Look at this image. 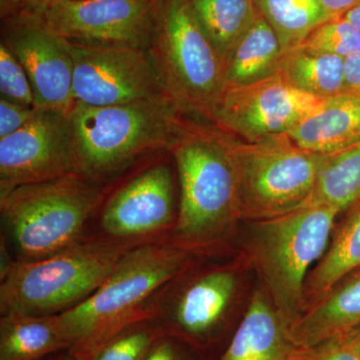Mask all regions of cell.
<instances>
[{
	"instance_id": "cell-1",
	"label": "cell",
	"mask_w": 360,
	"mask_h": 360,
	"mask_svg": "<svg viewBox=\"0 0 360 360\" xmlns=\"http://www.w3.org/2000/svg\"><path fill=\"white\" fill-rule=\"evenodd\" d=\"M191 259L189 251L168 238L134 246L89 297L58 314L68 352L78 359L94 360L123 329L151 319L155 296Z\"/></svg>"
},
{
	"instance_id": "cell-2",
	"label": "cell",
	"mask_w": 360,
	"mask_h": 360,
	"mask_svg": "<svg viewBox=\"0 0 360 360\" xmlns=\"http://www.w3.org/2000/svg\"><path fill=\"white\" fill-rule=\"evenodd\" d=\"M96 234L51 257L1 269L0 315H58L89 297L134 246Z\"/></svg>"
},
{
	"instance_id": "cell-3",
	"label": "cell",
	"mask_w": 360,
	"mask_h": 360,
	"mask_svg": "<svg viewBox=\"0 0 360 360\" xmlns=\"http://www.w3.org/2000/svg\"><path fill=\"white\" fill-rule=\"evenodd\" d=\"M103 198L101 186L84 174L0 193L2 241L16 262L51 257L86 236L85 226Z\"/></svg>"
},
{
	"instance_id": "cell-4",
	"label": "cell",
	"mask_w": 360,
	"mask_h": 360,
	"mask_svg": "<svg viewBox=\"0 0 360 360\" xmlns=\"http://www.w3.org/2000/svg\"><path fill=\"white\" fill-rule=\"evenodd\" d=\"M180 184L170 243L189 252L210 248L241 217L238 177L229 141L193 135L174 148Z\"/></svg>"
},
{
	"instance_id": "cell-5",
	"label": "cell",
	"mask_w": 360,
	"mask_h": 360,
	"mask_svg": "<svg viewBox=\"0 0 360 360\" xmlns=\"http://www.w3.org/2000/svg\"><path fill=\"white\" fill-rule=\"evenodd\" d=\"M338 210L307 205L274 219L259 220L253 255L269 295L292 324L304 309L309 267L328 250Z\"/></svg>"
},
{
	"instance_id": "cell-6",
	"label": "cell",
	"mask_w": 360,
	"mask_h": 360,
	"mask_svg": "<svg viewBox=\"0 0 360 360\" xmlns=\"http://www.w3.org/2000/svg\"><path fill=\"white\" fill-rule=\"evenodd\" d=\"M71 122L84 174L96 180L146 151L169 143L175 132L167 96L111 106L75 103Z\"/></svg>"
},
{
	"instance_id": "cell-7",
	"label": "cell",
	"mask_w": 360,
	"mask_h": 360,
	"mask_svg": "<svg viewBox=\"0 0 360 360\" xmlns=\"http://www.w3.org/2000/svg\"><path fill=\"white\" fill-rule=\"evenodd\" d=\"M229 144L238 172L241 217L259 221L309 205L326 155L300 148L288 134Z\"/></svg>"
},
{
	"instance_id": "cell-8",
	"label": "cell",
	"mask_w": 360,
	"mask_h": 360,
	"mask_svg": "<svg viewBox=\"0 0 360 360\" xmlns=\"http://www.w3.org/2000/svg\"><path fill=\"white\" fill-rule=\"evenodd\" d=\"M151 44L167 86L210 108L224 86V63L189 0H155Z\"/></svg>"
},
{
	"instance_id": "cell-9",
	"label": "cell",
	"mask_w": 360,
	"mask_h": 360,
	"mask_svg": "<svg viewBox=\"0 0 360 360\" xmlns=\"http://www.w3.org/2000/svg\"><path fill=\"white\" fill-rule=\"evenodd\" d=\"M182 271L155 296L151 319L165 335L181 340L191 349H208L224 333L238 277L225 267H213L186 278Z\"/></svg>"
},
{
	"instance_id": "cell-10",
	"label": "cell",
	"mask_w": 360,
	"mask_h": 360,
	"mask_svg": "<svg viewBox=\"0 0 360 360\" xmlns=\"http://www.w3.org/2000/svg\"><path fill=\"white\" fill-rule=\"evenodd\" d=\"M70 44L75 103L120 105L165 96V75L146 49Z\"/></svg>"
},
{
	"instance_id": "cell-11",
	"label": "cell",
	"mask_w": 360,
	"mask_h": 360,
	"mask_svg": "<svg viewBox=\"0 0 360 360\" xmlns=\"http://www.w3.org/2000/svg\"><path fill=\"white\" fill-rule=\"evenodd\" d=\"M75 174L84 172L70 111L37 108L22 129L0 139V193Z\"/></svg>"
},
{
	"instance_id": "cell-12",
	"label": "cell",
	"mask_w": 360,
	"mask_h": 360,
	"mask_svg": "<svg viewBox=\"0 0 360 360\" xmlns=\"http://www.w3.org/2000/svg\"><path fill=\"white\" fill-rule=\"evenodd\" d=\"M155 14V0H59L40 20L70 44L146 49Z\"/></svg>"
},
{
	"instance_id": "cell-13",
	"label": "cell",
	"mask_w": 360,
	"mask_h": 360,
	"mask_svg": "<svg viewBox=\"0 0 360 360\" xmlns=\"http://www.w3.org/2000/svg\"><path fill=\"white\" fill-rule=\"evenodd\" d=\"M323 101L296 89L278 71L255 84L222 87L210 110L224 127L252 142L288 134Z\"/></svg>"
},
{
	"instance_id": "cell-14",
	"label": "cell",
	"mask_w": 360,
	"mask_h": 360,
	"mask_svg": "<svg viewBox=\"0 0 360 360\" xmlns=\"http://www.w3.org/2000/svg\"><path fill=\"white\" fill-rule=\"evenodd\" d=\"M176 219L174 176L167 165L158 163L135 175L103 203L98 234L146 243L167 238Z\"/></svg>"
},
{
	"instance_id": "cell-15",
	"label": "cell",
	"mask_w": 360,
	"mask_h": 360,
	"mask_svg": "<svg viewBox=\"0 0 360 360\" xmlns=\"http://www.w3.org/2000/svg\"><path fill=\"white\" fill-rule=\"evenodd\" d=\"M4 23L1 42L25 68L35 108L70 111L75 98L70 42L39 18H13Z\"/></svg>"
},
{
	"instance_id": "cell-16",
	"label": "cell",
	"mask_w": 360,
	"mask_h": 360,
	"mask_svg": "<svg viewBox=\"0 0 360 360\" xmlns=\"http://www.w3.org/2000/svg\"><path fill=\"white\" fill-rule=\"evenodd\" d=\"M290 328L269 295L255 291L229 345L215 360H290L297 347Z\"/></svg>"
},
{
	"instance_id": "cell-17",
	"label": "cell",
	"mask_w": 360,
	"mask_h": 360,
	"mask_svg": "<svg viewBox=\"0 0 360 360\" xmlns=\"http://www.w3.org/2000/svg\"><path fill=\"white\" fill-rule=\"evenodd\" d=\"M310 153L333 155L360 143V94L345 91L323 101L288 134Z\"/></svg>"
},
{
	"instance_id": "cell-18",
	"label": "cell",
	"mask_w": 360,
	"mask_h": 360,
	"mask_svg": "<svg viewBox=\"0 0 360 360\" xmlns=\"http://www.w3.org/2000/svg\"><path fill=\"white\" fill-rule=\"evenodd\" d=\"M360 328V269L340 281L328 295L307 307L292 324L296 347H310Z\"/></svg>"
},
{
	"instance_id": "cell-19",
	"label": "cell",
	"mask_w": 360,
	"mask_h": 360,
	"mask_svg": "<svg viewBox=\"0 0 360 360\" xmlns=\"http://www.w3.org/2000/svg\"><path fill=\"white\" fill-rule=\"evenodd\" d=\"M284 54L274 28L257 11L255 20L225 59L224 86L255 84L276 75L281 70Z\"/></svg>"
},
{
	"instance_id": "cell-20",
	"label": "cell",
	"mask_w": 360,
	"mask_h": 360,
	"mask_svg": "<svg viewBox=\"0 0 360 360\" xmlns=\"http://www.w3.org/2000/svg\"><path fill=\"white\" fill-rule=\"evenodd\" d=\"M65 350L68 340L58 315L0 317V360H42Z\"/></svg>"
},
{
	"instance_id": "cell-21",
	"label": "cell",
	"mask_w": 360,
	"mask_h": 360,
	"mask_svg": "<svg viewBox=\"0 0 360 360\" xmlns=\"http://www.w3.org/2000/svg\"><path fill=\"white\" fill-rule=\"evenodd\" d=\"M359 269L360 201L352 206V212L335 231L323 257L307 277L304 309L309 300L311 304L316 302L343 278Z\"/></svg>"
},
{
	"instance_id": "cell-22",
	"label": "cell",
	"mask_w": 360,
	"mask_h": 360,
	"mask_svg": "<svg viewBox=\"0 0 360 360\" xmlns=\"http://www.w3.org/2000/svg\"><path fill=\"white\" fill-rule=\"evenodd\" d=\"M279 72L296 89L319 98L347 91L345 58L340 56L295 47L284 54Z\"/></svg>"
},
{
	"instance_id": "cell-23",
	"label": "cell",
	"mask_w": 360,
	"mask_h": 360,
	"mask_svg": "<svg viewBox=\"0 0 360 360\" xmlns=\"http://www.w3.org/2000/svg\"><path fill=\"white\" fill-rule=\"evenodd\" d=\"M194 15L224 65L257 13L252 0H189Z\"/></svg>"
},
{
	"instance_id": "cell-24",
	"label": "cell",
	"mask_w": 360,
	"mask_h": 360,
	"mask_svg": "<svg viewBox=\"0 0 360 360\" xmlns=\"http://www.w3.org/2000/svg\"><path fill=\"white\" fill-rule=\"evenodd\" d=\"M360 201V143L326 155L307 205H326L338 212Z\"/></svg>"
},
{
	"instance_id": "cell-25",
	"label": "cell",
	"mask_w": 360,
	"mask_h": 360,
	"mask_svg": "<svg viewBox=\"0 0 360 360\" xmlns=\"http://www.w3.org/2000/svg\"><path fill=\"white\" fill-rule=\"evenodd\" d=\"M274 28L284 51L295 49L321 23L329 20L319 0H252Z\"/></svg>"
},
{
	"instance_id": "cell-26",
	"label": "cell",
	"mask_w": 360,
	"mask_h": 360,
	"mask_svg": "<svg viewBox=\"0 0 360 360\" xmlns=\"http://www.w3.org/2000/svg\"><path fill=\"white\" fill-rule=\"evenodd\" d=\"M163 335L165 331L153 319L135 322L111 338L94 360H143Z\"/></svg>"
},
{
	"instance_id": "cell-27",
	"label": "cell",
	"mask_w": 360,
	"mask_h": 360,
	"mask_svg": "<svg viewBox=\"0 0 360 360\" xmlns=\"http://www.w3.org/2000/svg\"><path fill=\"white\" fill-rule=\"evenodd\" d=\"M297 47L347 58L360 52V32L343 16L333 18L315 27Z\"/></svg>"
},
{
	"instance_id": "cell-28",
	"label": "cell",
	"mask_w": 360,
	"mask_h": 360,
	"mask_svg": "<svg viewBox=\"0 0 360 360\" xmlns=\"http://www.w3.org/2000/svg\"><path fill=\"white\" fill-rule=\"evenodd\" d=\"M0 94L2 98L34 106L32 84L25 68L6 44H0Z\"/></svg>"
},
{
	"instance_id": "cell-29",
	"label": "cell",
	"mask_w": 360,
	"mask_h": 360,
	"mask_svg": "<svg viewBox=\"0 0 360 360\" xmlns=\"http://www.w3.org/2000/svg\"><path fill=\"white\" fill-rule=\"evenodd\" d=\"M290 360H359V357L349 335H345L310 347H297Z\"/></svg>"
},
{
	"instance_id": "cell-30",
	"label": "cell",
	"mask_w": 360,
	"mask_h": 360,
	"mask_svg": "<svg viewBox=\"0 0 360 360\" xmlns=\"http://www.w3.org/2000/svg\"><path fill=\"white\" fill-rule=\"evenodd\" d=\"M37 108L0 99V139L15 134L32 120Z\"/></svg>"
},
{
	"instance_id": "cell-31",
	"label": "cell",
	"mask_w": 360,
	"mask_h": 360,
	"mask_svg": "<svg viewBox=\"0 0 360 360\" xmlns=\"http://www.w3.org/2000/svg\"><path fill=\"white\" fill-rule=\"evenodd\" d=\"M59 0H0L2 20L40 18Z\"/></svg>"
},
{
	"instance_id": "cell-32",
	"label": "cell",
	"mask_w": 360,
	"mask_h": 360,
	"mask_svg": "<svg viewBox=\"0 0 360 360\" xmlns=\"http://www.w3.org/2000/svg\"><path fill=\"white\" fill-rule=\"evenodd\" d=\"M188 345L174 336L163 335L146 355L143 360H196Z\"/></svg>"
},
{
	"instance_id": "cell-33",
	"label": "cell",
	"mask_w": 360,
	"mask_h": 360,
	"mask_svg": "<svg viewBox=\"0 0 360 360\" xmlns=\"http://www.w3.org/2000/svg\"><path fill=\"white\" fill-rule=\"evenodd\" d=\"M345 77L347 91L360 94V52L345 58Z\"/></svg>"
},
{
	"instance_id": "cell-34",
	"label": "cell",
	"mask_w": 360,
	"mask_h": 360,
	"mask_svg": "<svg viewBox=\"0 0 360 360\" xmlns=\"http://www.w3.org/2000/svg\"><path fill=\"white\" fill-rule=\"evenodd\" d=\"M329 20L342 18L359 4L360 0H319Z\"/></svg>"
},
{
	"instance_id": "cell-35",
	"label": "cell",
	"mask_w": 360,
	"mask_h": 360,
	"mask_svg": "<svg viewBox=\"0 0 360 360\" xmlns=\"http://www.w3.org/2000/svg\"><path fill=\"white\" fill-rule=\"evenodd\" d=\"M343 18L352 22L360 32V2L352 11H348Z\"/></svg>"
},
{
	"instance_id": "cell-36",
	"label": "cell",
	"mask_w": 360,
	"mask_h": 360,
	"mask_svg": "<svg viewBox=\"0 0 360 360\" xmlns=\"http://www.w3.org/2000/svg\"><path fill=\"white\" fill-rule=\"evenodd\" d=\"M42 360H82L78 359L77 356L70 354L68 350H65V352H58V354H54L51 355V356L46 357V359Z\"/></svg>"
},
{
	"instance_id": "cell-37",
	"label": "cell",
	"mask_w": 360,
	"mask_h": 360,
	"mask_svg": "<svg viewBox=\"0 0 360 360\" xmlns=\"http://www.w3.org/2000/svg\"><path fill=\"white\" fill-rule=\"evenodd\" d=\"M348 335H349L350 340H352V345H354L355 348V352H356L357 355H359L360 360V328L348 333Z\"/></svg>"
}]
</instances>
